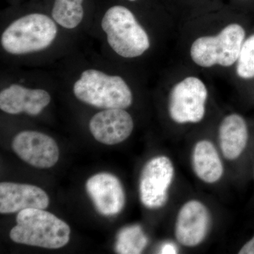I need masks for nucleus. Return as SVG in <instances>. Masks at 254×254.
I'll list each match as a JSON object with an SVG mask.
<instances>
[{
	"label": "nucleus",
	"mask_w": 254,
	"mask_h": 254,
	"mask_svg": "<svg viewBox=\"0 0 254 254\" xmlns=\"http://www.w3.org/2000/svg\"><path fill=\"white\" fill-rule=\"evenodd\" d=\"M16 225L9 237L21 245L57 250L67 245L71 230L66 222L43 209L28 208L18 212Z\"/></svg>",
	"instance_id": "nucleus-1"
},
{
	"label": "nucleus",
	"mask_w": 254,
	"mask_h": 254,
	"mask_svg": "<svg viewBox=\"0 0 254 254\" xmlns=\"http://www.w3.org/2000/svg\"><path fill=\"white\" fill-rule=\"evenodd\" d=\"M73 93L78 100L103 109H127L133 95L126 81L120 76H110L96 69H88L75 82Z\"/></svg>",
	"instance_id": "nucleus-2"
},
{
	"label": "nucleus",
	"mask_w": 254,
	"mask_h": 254,
	"mask_svg": "<svg viewBox=\"0 0 254 254\" xmlns=\"http://www.w3.org/2000/svg\"><path fill=\"white\" fill-rule=\"evenodd\" d=\"M112 49L124 58L141 56L150 48L149 36L131 10L122 5L112 6L101 22Z\"/></svg>",
	"instance_id": "nucleus-3"
},
{
	"label": "nucleus",
	"mask_w": 254,
	"mask_h": 254,
	"mask_svg": "<svg viewBox=\"0 0 254 254\" xmlns=\"http://www.w3.org/2000/svg\"><path fill=\"white\" fill-rule=\"evenodd\" d=\"M53 18L43 14H30L18 18L3 32L1 44L5 51L21 55L41 51L53 43L58 27Z\"/></svg>",
	"instance_id": "nucleus-4"
},
{
	"label": "nucleus",
	"mask_w": 254,
	"mask_h": 254,
	"mask_svg": "<svg viewBox=\"0 0 254 254\" xmlns=\"http://www.w3.org/2000/svg\"><path fill=\"white\" fill-rule=\"evenodd\" d=\"M245 39L243 26L230 23L215 36L196 38L190 46V58L202 68L230 67L237 63Z\"/></svg>",
	"instance_id": "nucleus-5"
},
{
	"label": "nucleus",
	"mask_w": 254,
	"mask_h": 254,
	"mask_svg": "<svg viewBox=\"0 0 254 254\" xmlns=\"http://www.w3.org/2000/svg\"><path fill=\"white\" fill-rule=\"evenodd\" d=\"M208 91L204 82L190 76L177 82L169 97L170 118L178 124L198 123L204 118Z\"/></svg>",
	"instance_id": "nucleus-6"
},
{
	"label": "nucleus",
	"mask_w": 254,
	"mask_h": 254,
	"mask_svg": "<svg viewBox=\"0 0 254 254\" xmlns=\"http://www.w3.org/2000/svg\"><path fill=\"white\" fill-rule=\"evenodd\" d=\"M174 174L173 163L168 157H155L145 164L139 180L140 198L144 206L155 209L166 204Z\"/></svg>",
	"instance_id": "nucleus-7"
},
{
	"label": "nucleus",
	"mask_w": 254,
	"mask_h": 254,
	"mask_svg": "<svg viewBox=\"0 0 254 254\" xmlns=\"http://www.w3.org/2000/svg\"><path fill=\"white\" fill-rule=\"evenodd\" d=\"M12 148L21 160L35 168H50L59 160V148L56 142L41 132H20L13 140Z\"/></svg>",
	"instance_id": "nucleus-8"
},
{
	"label": "nucleus",
	"mask_w": 254,
	"mask_h": 254,
	"mask_svg": "<svg viewBox=\"0 0 254 254\" xmlns=\"http://www.w3.org/2000/svg\"><path fill=\"white\" fill-rule=\"evenodd\" d=\"M210 223L208 209L198 200L185 203L177 216L175 236L181 245L195 247L206 237Z\"/></svg>",
	"instance_id": "nucleus-9"
},
{
	"label": "nucleus",
	"mask_w": 254,
	"mask_h": 254,
	"mask_svg": "<svg viewBox=\"0 0 254 254\" xmlns=\"http://www.w3.org/2000/svg\"><path fill=\"white\" fill-rule=\"evenodd\" d=\"M86 190L95 208L102 215H117L125 206L123 185L118 177L112 174L102 173L93 175L86 182Z\"/></svg>",
	"instance_id": "nucleus-10"
},
{
	"label": "nucleus",
	"mask_w": 254,
	"mask_h": 254,
	"mask_svg": "<svg viewBox=\"0 0 254 254\" xmlns=\"http://www.w3.org/2000/svg\"><path fill=\"white\" fill-rule=\"evenodd\" d=\"M89 129L95 140L100 143L118 144L131 134L133 119L124 109H105L91 118Z\"/></svg>",
	"instance_id": "nucleus-11"
},
{
	"label": "nucleus",
	"mask_w": 254,
	"mask_h": 254,
	"mask_svg": "<svg viewBox=\"0 0 254 254\" xmlns=\"http://www.w3.org/2000/svg\"><path fill=\"white\" fill-rule=\"evenodd\" d=\"M50 198L44 190L34 185L1 182L0 213H15L28 208L46 209Z\"/></svg>",
	"instance_id": "nucleus-12"
},
{
	"label": "nucleus",
	"mask_w": 254,
	"mask_h": 254,
	"mask_svg": "<svg viewBox=\"0 0 254 254\" xmlns=\"http://www.w3.org/2000/svg\"><path fill=\"white\" fill-rule=\"evenodd\" d=\"M51 97L43 89H31L13 84L0 93V109L10 115L25 113L36 116L50 104Z\"/></svg>",
	"instance_id": "nucleus-13"
},
{
	"label": "nucleus",
	"mask_w": 254,
	"mask_h": 254,
	"mask_svg": "<svg viewBox=\"0 0 254 254\" xmlns=\"http://www.w3.org/2000/svg\"><path fill=\"white\" fill-rule=\"evenodd\" d=\"M248 138V127L241 115L231 114L223 119L219 128V141L225 158H238L245 150Z\"/></svg>",
	"instance_id": "nucleus-14"
},
{
	"label": "nucleus",
	"mask_w": 254,
	"mask_h": 254,
	"mask_svg": "<svg viewBox=\"0 0 254 254\" xmlns=\"http://www.w3.org/2000/svg\"><path fill=\"white\" fill-rule=\"evenodd\" d=\"M192 163L195 175L205 183L218 182L223 174L221 160L216 148L210 141L203 140L195 144Z\"/></svg>",
	"instance_id": "nucleus-15"
},
{
	"label": "nucleus",
	"mask_w": 254,
	"mask_h": 254,
	"mask_svg": "<svg viewBox=\"0 0 254 254\" xmlns=\"http://www.w3.org/2000/svg\"><path fill=\"white\" fill-rule=\"evenodd\" d=\"M83 0H55L52 9L53 20L66 29L77 27L83 18Z\"/></svg>",
	"instance_id": "nucleus-16"
},
{
	"label": "nucleus",
	"mask_w": 254,
	"mask_h": 254,
	"mask_svg": "<svg viewBox=\"0 0 254 254\" xmlns=\"http://www.w3.org/2000/svg\"><path fill=\"white\" fill-rule=\"evenodd\" d=\"M148 244L145 236L139 225H131L120 230L117 237L115 250L118 254H141Z\"/></svg>",
	"instance_id": "nucleus-17"
},
{
	"label": "nucleus",
	"mask_w": 254,
	"mask_h": 254,
	"mask_svg": "<svg viewBox=\"0 0 254 254\" xmlns=\"http://www.w3.org/2000/svg\"><path fill=\"white\" fill-rule=\"evenodd\" d=\"M236 64L239 77L245 80L254 78V34L246 38Z\"/></svg>",
	"instance_id": "nucleus-18"
},
{
	"label": "nucleus",
	"mask_w": 254,
	"mask_h": 254,
	"mask_svg": "<svg viewBox=\"0 0 254 254\" xmlns=\"http://www.w3.org/2000/svg\"><path fill=\"white\" fill-rule=\"evenodd\" d=\"M240 254H254V236L241 249Z\"/></svg>",
	"instance_id": "nucleus-19"
},
{
	"label": "nucleus",
	"mask_w": 254,
	"mask_h": 254,
	"mask_svg": "<svg viewBox=\"0 0 254 254\" xmlns=\"http://www.w3.org/2000/svg\"><path fill=\"white\" fill-rule=\"evenodd\" d=\"M160 253L163 254H177V250L176 247L173 244L167 243L162 247Z\"/></svg>",
	"instance_id": "nucleus-20"
},
{
	"label": "nucleus",
	"mask_w": 254,
	"mask_h": 254,
	"mask_svg": "<svg viewBox=\"0 0 254 254\" xmlns=\"http://www.w3.org/2000/svg\"><path fill=\"white\" fill-rule=\"evenodd\" d=\"M128 1H137V0H128Z\"/></svg>",
	"instance_id": "nucleus-21"
}]
</instances>
